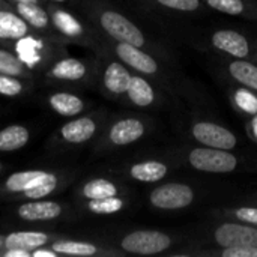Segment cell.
<instances>
[{"label": "cell", "mask_w": 257, "mask_h": 257, "mask_svg": "<svg viewBox=\"0 0 257 257\" xmlns=\"http://www.w3.org/2000/svg\"><path fill=\"white\" fill-rule=\"evenodd\" d=\"M211 45L233 59H248L251 56V47L247 36L232 29H220L209 38Z\"/></svg>", "instance_id": "e0dca14e"}, {"label": "cell", "mask_w": 257, "mask_h": 257, "mask_svg": "<svg viewBox=\"0 0 257 257\" xmlns=\"http://www.w3.org/2000/svg\"><path fill=\"white\" fill-rule=\"evenodd\" d=\"M227 71L236 83L257 92V65L247 59H233L227 63Z\"/></svg>", "instance_id": "484cf974"}, {"label": "cell", "mask_w": 257, "mask_h": 257, "mask_svg": "<svg viewBox=\"0 0 257 257\" xmlns=\"http://www.w3.org/2000/svg\"><path fill=\"white\" fill-rule=\"evenodd\" d=\"M47 84L62 89H96V60L63 53L51 60L39 75Z\"/></svg>", "instance_id": "7a4b0ae2"}, {"label": "cell", "mask_w": 257, "mask_h": 257, "mask_svg": "<svg viewBox=\"0 0 257 257\" xmlns=\"http://www.w3.org/2000/svg\"><path fill=\"white\" fill-rule=\"evenodd\" d=\"M45 105L60 117H75L78 114L86 113L92 107V101L83 98L72 89H62L56 87V90L50 92L44 98Z\"/></svg>", "instance_id": "7c38bea8"}, {"label": "cell", "mask_w": 257, "mask_h": 257, "mask_svg": "<svg viewBox=\"0 0 257 257\" xmlns=\"http://www.w3.org/2000/svg\"><path fill=\"white\" fill-rule=\"evenodd\" d=\"M44 2H47V3H54V5H65V6H75V3L78 2V0H44Z\"/></svg>", "instance_id": "d6a6232c"}, {"label": "cell", "mask_w": 257, "mask_h": 257, "mask_svg": "<svg viewBox=\"0 0 257 257\" xmlns=\"http://www.w3.org/2000/svg\"><path fill=\"white\" fill-rule=\"evenodd\" d=\"M57 236L41 230H17L11 232L3 239L5 250H23L29 251L30 256L35 250L47 248Z\"/></svg>", "instance_id": "ffe728a7"}, {"label": "cell", "mask_w": 257, "mask_h": 257, "mask_svg": "<svg viewBox=\"0 0 257 257\" xmlns=\"http://www.w3.org/2000/svg\"><path fill=\"white\" fill-rule=\"evenodd\" d=\"M11 48L36 74L38 78L44 71V68L51 60H54L57 56L63 53H68L66 44L53 39L50 36L36 33L33 30L24 38L18 39Z\"/></svg>", "instance_id": "52a82bcc"}, {"label": "cell", "mask_w": 257, "mask_h": 257, "mask_svg": "<svg viewBox=\"0 0 257 257\" xmlns=\"http://www.w3.org/2000/svg\"><path fill=\"white\" fill-rule=\"evenodd\" d=\"M8 5L29 24V27L33 32L50 36L53 39H57L54 35V30H53L47 2H44V0H26V2H14V3H8Z\"/></svg>", "instance_id": "5bb4252c"}, {"label": "cell", "mask_w": 257, "mask_h": 257, "mask_svg": "<svg viewBox=\"0 0 257 257\" xmlns=\"http://www.w3.org/2000/svg\"><path fill=\"white\" fill-rule=\"evenodd\" d=\"M56 38L63 44L84 47L95 53L99 48L102 36L92 24L72 6L47 3Z\"/></svg>", "instance_id": "3957f363"}, {"label": "cell", "mask_w": 257, "mask_h": 257, "mask_svg": "<svg viewBox=\"0 0 257 257\" xmlns=\"http://www.w3.org/2000/svg\"><path fill=\"white\" fill-rule=\"evenodd\" d=\"M206 5L217 12L232 17H248L253 14V8L245 0H205Z\"/></svg>", "instance_id": "f546056e"}, {"label": "cell", "mask_w": 257, "mask_h": 257, "mask_svg": "<svg viewBox=\"0 0 257 257\" xmlns=\"http://www.w3.org/2000/svg\"><path fill=\"white\" fill-rule=\"evenodd\" d=\"M32 139L29 126L11 123L0 130V152H17L27 146Z\"/></svg>", "instance_id": "cb8c5ba5"}, {"label": "cell", "mask_w": 257, "mask_h": 257, "mask_svg": "<svg viewBox=\"0 0 257 257\" xmlns=\"http://www.w3.org/2000/svg\"><path fill=\"white\" fill-rule=\"evenodd\" d=\"M229 214L235 220H238L241 223H245V224H250V226L257 227V208L241 206V208H236V209H230Z\"/></svg>", "instance_id": "4dcf8cb0"}, {"label": "cell", "mask_w": 257, "mask_h": 257, "mask_svg": "<svg viewBox=\"0 0 257 257\" xmlns=\"http://www.w3.org/2000/svg\"><path fill=\"white\" fill-rule=\"evenodd\" d=\"M196 199L191 185L184 182H166L151 190L148 200L152 208L160 211H178L188 208Z\"/></svg>", "instance_id": "8fae6325"}, {"label": "cell", "mask_w": 257, "mask_h": 257, "mask_svg": "<svg viewBox=\"0 0 257 257\" xmlns=\"http://www.w3.org/2000/svg\"><path fill=\"white\" fill-rule=\"evenodd\" d=\"M223 257H257V245H241V247H229L223 248Z\"/></svg>", "instance_id": "1f68e13d"}, {"label": "cell", "mask_w": 257, "mask_h": 257, "mask_svg": "<svg viewBox=\"0 0 257 257\" xmlns=\"http://www.w3.org/2000/svg\"><path fill=\"white\" fill-rule=\"evenodd\" d=\"M99 51L116 57L117 60L125 63L133 72L145 75L158 83L166 84L169 81L166 69H164L163 63L160 62V59L157 57V54H154L145 48H139V47H134L130 44L116 42V41L102 38L99 48L95 53H99Z\"/></svg>", "instance_id": "8992f818"}, {"label": "cell", "mask_w": 257, "mask_h": 257, "mask_svg": "<svg viewBox=\"0 0 257 257\" xmlns=\"http://www.w3.org/2000/svg\"><path fill=\"white\" fill-rule=\"evenodd\" d=\"M116 247L126 254L155 256L173 247V238L161 230H133L119 238Z\"/></svg>", "instance_id": "9c48e42d"}, {"label": "cell", "mask_w": 257, "mask_h": 257, "mask_svg": "<svg viewBox=\"0 0 257 257\" xmlns=\"http://www.w3.org/2000/svg\"><path fill=\"white\" fill-rule=\"evenodd\" d=\"M30 32L29 24L5 0H0V45L11 48Z\"/></svg>", "instance_id": "d6986e66"}, {"label": "cell", "mask_w": 257, "mask_h": 257, "mask_svg": "<svg viewBox=\"0 0 257 257\" xmlns=\"http://www.w3.org/2000/svg\"><path fill=\"white\" fill-rule=\"evenodd\" d=\"M92 27L105 39L145 48L163 57L158 42L152 41L145 30L120 9L107 0H78L74 6Z\"/></svg>", "instance_id": "6da1fadb"}, {"label": "cell", "mask_w": 257, "mask_h": 257, "mask_svg": "<svg viewBox=\"0 0 257 257\" xmlns=\"http://www.w3.org/2000/svg\"><path fill=\"white\" fill-rule=\"evenodd\" d=\"M96 60V89L108 99L123 102L133 71L107 53H93Z\"/></svg>", "instance_id": "ba28073f"}, {"label": "cell", "mask_w": 257, "mask_h": 257, "mask_svg": "<svg viewBox=\"0 0 257 257\" xmlns=\"http://www.w3.org/2000/svg\"><path fill=\"white\" fill-rule=\"evenodd\" d=\"M81 208L84 212L92 215H114L122 212L126 208V200L123 196H114V197H104L96 200H87L81 202Z\"/></svg>", "instance_id": "4316f807"}, {"label": "cell", "mask_w": 257, "mask_h": 257, "mask_svg": "<svg viewBox=\"0 0 257 257\" xmlns=\"http://www.w3.org/2000/svg\"><path fill=\"white\" fill-rule=\"evenodd\" d=\"M123 191H125L123 187L119 185L116 181L110 178L95 176L81 182L75 191V196L80 202H87V200H96L104 197L123 196Z\"/></svg>", "instance_id": "44dd1931"}, {"label": "cell", "mask_w": 257, "mask_h": 257, "mask_svg": "<svg viewBox=\"0 0 257 257\" xmlns=\"http://www.w3.org/2000/svg\"><path fill=\"white\" fill-rule=\"evenodd\" d=\"M123 102L137 108H151L160 104V95L151 78L133 72Z\"/></svg>", "instance_id": "ac0fdd59"}, {"label": "cell", "mask_w": 257, "mask_h": 257, "mask_svg": "<svg viewBox=\"0 0 257 257\" xmlns=\"http://www.w3.org/2000/svg\"><path fill=\"white\" fill-rule=\"evenodd\" d=\"M108 119V113L104 108L96 111H86L62 123L50 139V149L54 152H66L83 148L84 145L95 142Z\"/></svg>", "instance_id": "277c9868"}, {"label": "cell", "mask_w": 257, "mask_h": 257, "mask_svg": "<svg viewBox=\"0 0 257 257\" xmlns=\"http://www.w3.org/2000/svg\"><path fill=\"white\" fill-rule=\"evenodd\" d=\"M214 241L221 248L257 245V227L245 223H223L214 230Z\"/></svg>", "instance_id": "2e32d148"}, {"label": "cell", "mask_w": 257, "mask_h": 257, "mask_svg": "<svg viewBox=\"0 0 257 257\" xmlns=\"http://www.w3.org/2000/svg\"><path fill=\"white\" fill-rule=\"evenodd\" d=\"M187 161L194 170L205 173H232L239 166V158L230 151L208 146L191 149Z\"/></svg>", "instance_id": "30bf717a"}, {"label": "cell", "mask_w": 257, "mask_h": 257, "mask_svg": "<svg viewBox=\"0 0 257 257\" xmlns=\"http://www.w3.org/2000/svg\"><path fill=\"white\" fill-rule=\"evenodd\" d=\"M0 74L38 80L36 74L14 53V50L5 45H0Z\"/></svg>", "instance_id": "d4e9b609"}, {"label": "cell", "mask_w": 257, "mask_h": 257, "mask_svg": "<svg viewBox=\"0 0 257 257\" xmlns=\"http://www.w3.org/2000/svg\"><path fill=\"white\" fill-rule=\"evenodd\" d=\"M149 131V123L140 116H117L107 119L99 136L93 142V154L102 155L137 143L145 139Z\"/></svg>", "instance_id": "5b68a950"}, {"label": "cell", "mask_w": 257, "mask_h": 257, "mask_svg": "<svg viewBox=\"0 0 257 257\" xmlns=\"http://www.w3.org/2000/svg\"><path fill=\"white\" fill-rule=\"evenodd\" d=\"M191 136L197 143L208 148L232 151L238 146V137L230 130L208 120L194 122L191 126Z\"/></svg>", "instance_id": "9a60e30c"}, {"label": "cell", "mask_w": 257, "mask_h": 257, "mask_svg": "<svg viewBox=\"0 0 257 257\" xmlns=\"http://www.w3.org/2000/svg\"><path fill=\"white\" fill-rule=\"evenodd\" d=\"M66 212V206L62 202L50 199L23 200L17 208V217L24 223H51L62 218Z\"/></svg>", "instance_id": "4fadbf2b"}, {"label": "cell", "mask_w": 257, "mask_h": 257, "mask_svg": "<svg viewBox=\"0 0 257 257\" xmlns=\"http://www.w3.org/2000/svg\"><path fill=\"white\" fill-rule=\"evenodd\" d=\"M36 86V80L0 74V96L20 98L30 93Z\"/></svg>", "instance_id": "83f0119b"}, {"label": "cell", "mask_w": 257, "mask_h": 257, "mask_svg": "<svg viewBox=\"0 0 257 257\" xmlns=\"http://www.w3.org/2000/svg\"><path fill=\"white\" fill-rule=\"evenodd\" d=\"M125 175L140 184H157L169 175V166L160 160H142L130 164Z\"/></svg>", "instance_id": "603a6c76"}, {"label": "cell", "mask_w": 257, "mask_h": 257, "mask_svg": "<svg viewBox=\"0 0 257 257\" xmlns=\"http://www.w3.org/2000/svg\"><path fill=\"white\" fill-rule=\"evenodd\" d=\"M146 6L158 8L163 11L179 12V14H193L202 9V0H137Z\"/></svg>", "instance_id": "f1b7e54d"}, {"label": "cell", "mask_w": 257, "mask_h": 257, "mask_svg": "<svg viewBox=\"0 0 257 257\" xmlns=\"http://www.w3.org/2000/svg\"><path fill=\"white\" fill-rule=\"evenodd\" d=\"M57 256H75V257H95V256H108V254H117V251H108L102 248L101 245L83 241V239H65V238H56L48 245Z\"/></svg>", "instance_id": "7402d4cb"}]
</instances>
